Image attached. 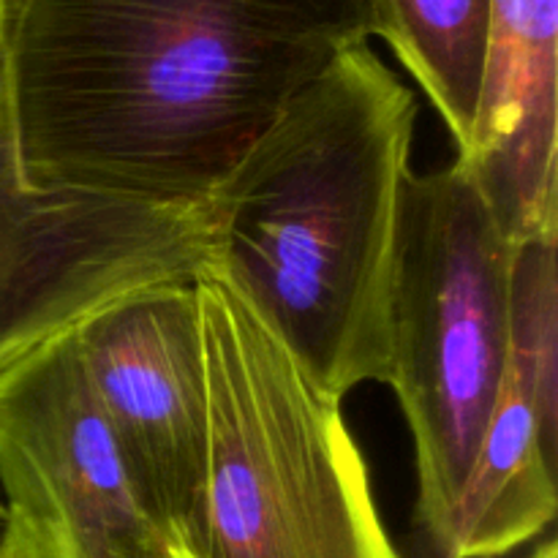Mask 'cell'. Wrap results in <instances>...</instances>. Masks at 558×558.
I'll list each match as a JSON object with an SVG mask.
<instances>
[{"label": "cell", "mask_w": 558, "mask_h": 558, "mask_svg": "<svg viewBox=\"0 0 558 558\" xmlns=\"http://www.w3.org/2000/svg\"><path fill=\"white\" fill-rule=\"evenodd\" d=\"M376 0H9L5 71L36 185L196 210Z\"/></svg>", "instance_id": "cell-1"}, {"label": "cell", "mask_w": 558, "mask_h": 558, "mask_svg": "<svg viewBox=\"0 0 558 558\" xmlns=\"http://www.w3.org/2000/svg\"><path fill=\"white\" fill-rule=\"evenodd\" d=\"M417 98L357 44L292 98L199 205L221 272L343 401L390 381L392 278Z\"/></svg>", "instance_id": "cell-2"}, {"label": "cell", "mask_w": 558, "mask_h": 558, "mask_svg": "<svg viewBox=\"0 0 558 558\" xmlns=\"http://www.w3.org/2000/svg\"><path fill=\"white\" fill-rule=\"evenodd\" d=\"M210 396L199 523L185 558H403L341 401L322 390L232 283L194 272Z\"/></svg>", "instance_id": "cell-3"}, {"label": "cell", "mask_w": 558, "mask_h": 558, "mask_svg": "<svg viewBox=\"0 0 558 558\" xmlns=\"http://www.w3.org/2000/svg\"><path fill=\"white\" fill-rule=\"evenodd\" d=\"M512 248L461 163L409 174L387 387L414 439L425 558H445L452 507L505 385Z\"/></svg>", "instance_id": "cell-4"}, {"label": "cell", "mask_w": 558, "mask_h": 558, "mask_svg": "<svg viewBox=\"0 0 558 558\" xmlns=\"http://www.w3.org/2000/svg\"><path fill=\"white\" fill-rule=\"evenodd\" d=\"M0 0V379L136 289L205 265L199 207L140 205L36 185L25 172L5 71Z\"/></svg>", "instance_id": "cell-5"}, {"label": "cell", "mask_w": 558, "mask_h": 558, "mask_svg": "<svg viewBox=\"0 0 558 558\" xmlns=\"http://www.w3.org/2000/svg\"><path fill=\"white\" fill-rule=\"evenodd\" d=\"M153 526L180 554L196 534L210 447V396L194 278L136 289L74 330Z\"/></svg>", "instance_id": "cell-6"}, {"label": "cell", "mask_w": 558, "mask_h": 558, "mask_svg": "<svg viewBox=\"0 0 558 558\" xmlns=\"http://www.w3.org/2000/svg\"><path fill=\"white\" fill-rule=\"evenodd\" d=\"M0 496L9 512L58 529L76 558L172 548L142 507L74 332L0 379Z\"/></svg>", "instance_id": "cell-7"}, {"label": "cell", "mask_w": 558, "mask_h": 558, "mask_svg": "<svg viewBox=\"0 0 558 558\" xmlns=\"http://www.w3.org/2000/svg\"><path fill=\"white\" fill-rule=\"evenodd\" d=\"M558 0H490L477 107L456 161L512 245L558 238Z\"/></svg>", "instance_id": "cell-8"}, {"label": "cell", "mask_w": 558, "mask_h": 558, "mask_svg": "<svg viewBox=\"0 0 558 558\" xmlns=\"http://www.w3.org/2000/svg\"><path fill=\"white\" fill-rule=\"evenodd\" d=\"M556 518V461L537 414L507 368L447 523L445 558H499L539 537Z\"/></svg>", "instance_id": "cell-9"}, {"label": "cell", "mask_w": 558, "mask_h": 558, "mask_svg": "<svg viewBox=\"0 0 558 558\" xmlns=\"http://www.w3.org/2000/svg\"><path fill=\"white\" fill-rule=\"evenodd\" d=\"M379 38L450 129L461 150L477 107L490 0H376Z\"/></svg>", "instance_id": "cell-10"}, {"label": "cell", "mask_w": 558, "mask_h": 558, "mask_svg": "<svg viewBox=\"0 0 558 558\" xmlns=\"http://www.w3.org/2000/svg\"><path fill=\"white\" fill-rule=\"evenodd\" d=\"M558 238L512 248L507 294L510 374L526 392L545 452L558 456Z\"/></svg>", "instance_id": "cell-11"}, {"label": "cell", "mask_w": 558, "mask_h": 558, "mask_svg": "<svg viewBox=\"0 0 558 558\" xmlns=\"http://www.w3.org/2000/svg\"><path fill=\"white\" fill-rule=\"evenodd\" d=\"M0 558H74V554L58 529L31 521L20 512H9Z\"/></svg>", "instance_id": "cell-12"}, {"label": "cell", "mask_w": 558, "mask_h": 558, "mask_svg": "<svg viewBox=\"0 0 558 558\" xmlns=\"http://www.w3.org/2000/svg\"><path fill=\"white\" fill-rule=\"evenodd\" d=\"M529 558H558V548H556V543H554V539H548V543L539 545V548L534 550V554L529 556Z\"/></svg>", "instance_id": "cell-13"}, {"label": "cell", "mask_w": 558, "mask_h": 558, "mask_svg": "<svg viewBox=\"0 0 558 558\" xmlns=\"http://www.w3.org/2000/svg\"><path fill=\"white\" fill-rule=\"evenodd\" d=\"M5 529H9V507H5L3 496H0V545H3Z\"/></svg>", "instance_id": "cell-14"}, {"label": "cell", "mask_w": 558, "mask_h": 558, "mask_svg": "<svg viewBox=\"0 0 558 558\" xmlns=\"http://www.w3.org/2000/svg\"><path fill=\"white\" fill-rule=\"evenodd\" d=\"M150 558H185V556L174 548H163V550H158V554H153Z\"/></svg>", "instance_id": "cell-15"}]
</instances>
